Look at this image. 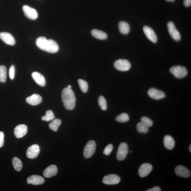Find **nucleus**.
Returning <instances> with one entry per match:
<instances>
[{
  "label": "nucleus",
  "instance_id": "ea45409f",
  "mask_svg": "<svg viewBox=\"0 0 191 191\" xmlns=\"http://www.w3.org/2000/svg\"><path fill=\"white\" fill-rule=\"evenodd\" d=\"M67 88H71V86L70 85H68V87Z\"/></svg>",
  "mask_w": 191,
  "mask_h": 191
},
{
  "label": "nucleus",
  "instance_id": "a878e982",
  "mask_svg": "<svg viewBox=\"0 0 191 191\" xmlns=\"http://www.w3.org/2000/svg\"><path fill=\"white\" fill-rule=\"evenodd\" d=\"M12 163L14 168L18 171H20L23 167V164L21 160L17 157H13L12 160Z\"/></svg>",
  "mask_w": 191,
  "mask_h": 191
},
{
  "label": "nucleus",
  "instance_id": "f3484780",
  "mask_svg": "<svg viewBox=\"0 0 191 191\" xmlns=\"http://www.w3.org/2000/svg\"><path fill=\"white\" fill-rule=\"evenodd\" d=\"M28 184L34 185H40L43 184L44 182V179L43 177L38 175H32L27 179Z\"/></svg>",
  "mask_w": 191,
  "mask_h": 191
},
{
  "label": "nucleus",
  "instance_id": "473e14b6",
  "mask_svg": "<svg viewBox=\"0 0 191 191\" xmlns=\"http://www.w3.org/2000/svg\"><path fill=\"white\" fill-rule=\"evenodd\" d=\"M113 146L111 144H109L106 146L103 151V153L106 156H109L113 151Z\"/></svg>",
  "mask_w": 191,
  "mask_h": 191
},
{
  "label": "nucleus",
  "instance_id": "6ab92c4d",
  "mask_svg": "<svg viewBox=\"0 0 191 191\" xmlns=\"http://www.w3.org/2000/svg\"><path fill=\"white\" fill-rule=\"evenodd\" d=\"M26 101L27 103L32 106H36L42 101V98L38 94H34L28 97L26 99Z\"/></svg>",
  "mask_w": 191,
  "mask_h": 191
},
{
  "label": "nucleus",
  "instance_id": "f257e3e1",
  "mask_svg": "<svg viewBox=\"0 0 191 191\" xmlns=\"http://www.w3.org/2000/svg\"><path fill=\"white\" fill-rule=\"evenodd\" d=\"M36 44L39 48L49 53H56L59 50V45L56 41L47 40L45 37L38 38L36 40Z\"/></svg>",
  "mask_w": 191,
  "mask_h": 191
},
{
  "label": "nucleus",
  "instance_id": "aec40b11",
  "mask_svg": "<svg viewBox=\"0 0 191 191\" xmlns=\"http://www.w3.org/2000/svg\"><path fill=\"white\" fill-rule=\"evenodd\" d=\"M32 76L37 83L41 87L45 86L46 81L44 76L37 72H34L32 74Z\"/></svg>",
  "mask_w": 191,
  "mask_h": 191
},
{
  "label": "nucleus",
  "instance_id": "412c9836",
  "mask_svg": "<svg viewBox=\"0 0 191 191\" xmlns=\"http://www.w3.org/2000/svg\"><path fill=\"white\" fill-rule=\"evenodd\" d=\"M164 143L165 147L168 150H172L175 146V142L173 138L170 135H165L164 139Z\"/></svg>",
  "mask_w": 191,
  "mask_h": 191
},
{
  "label": "nucleus",
  "instance_id": "a211bd4d",
  "mask_svg": "<svg viewBox=\"0 0 191 191\" xmlns=\"http://www.w3.org/2000/svg\"><path fill=\"white\" fill-rule=\"evenodd\" d=\"M57 168L56 165H52L47 167L43 172L45 178H50L56 175L57 173Z\"/></svg>",
  "mask_w": 191,
  "mask_h": 191
},
{
  "label": "nucleus",
  "instance_id": "f03ea898",
  "mask_svg": "<svg viewBox=\"0 0 191 191\" xmlns=\"http://www.w3.org/2000/svg\"><path fill=\"white\" fill-rule=\"evenodd\" d=\"M62 100L66 109H73L76 106V98L71 88H66L63 89L61 94Z\"/></svg>",
  "mask_w": 191,
  "mask_h": 191
},
{
  "label": "nucleus",
  "instance_id": "58836bf2",
  "mask_svg": "<svg viewBox=\"0 0 191 191\" xmlns=\"http://www.w3.org/2000/svg\"><path fill=\"white\" fill-rule=\"evenodd\" d=\"M189 151H190V152H191V145L189 146Z\"/></svg>",
  "mask_w": 191,
  "mask_h": 191
},
{
  "label": "nucleus",
  "instance_id": "423d86ee",
  "mask_svg": "<svg viewBox=\"0 0 191 191\" xmlns=\"http://www.w3.org/2000/svg\"><path fill=\"white\" fill-rule=\"evenodd\" d=\"M114 66L117 70L122 71H129L131 67L130 63L126 60L119 59L114 63Z\"/></svg>",
  "mask_w": 191,
  "mask_h": 191
},
{
  "label": "nucleus",
  "instance_id": "6e6552de",
  "mask_svg": "<svg viewBox=\"0 0 191 191\" xmlns=\"http://www.w3.org/2000/svg\"><path fill=\"white\" fill-rule=\"evenodd\" d=\"M23 9L24 14L28 18L32 20H35L38 18V13L34 8L25 5L23 7Z\"/></svg>",
  "mask_w": 191,
  "mask_h": 191
},
{
  "label": "nucleus",
  "instance_id": "2f4dec72",
  "mask_svg": "<svg viewBox=\"0 0 191 191\" xmlns=\"http://www.w3.org/2000/svg\"><path fill=\"white\" fill-rule=\"evenodd\" d=\"M141 122L144 123L148 127H151L153 125V121L150 118L145 117V116L141 118Z\"/></svg>",
  "mask_w": 191,
  "mask_h": 191
},
{
  "label": "nucleus",
  "instance_id": "72a5a7b5",
  "mask_svg": "<svg viewBox=\"0 0 191 191\" xmlns=\"http://www.w3.org/2000/svg\"><path fill=\"white\" fill-rule=\"evenodd\" d=\"M15 66L12 65L10 68L9 70V75L11 79L13 80L15 76Z\"/></svg>",
  "mask_w": 191,
  "mask_h": 191
},
{
  "label": "nucleus",
  "instance_id": "f704fd0d",
  "mask_svg": "<svg viewBox=\"0 0 191 191\" xmlns=\"http://www.w3.org/2000/svg\"><path fill=\"white\" fill-rule=\"evenodd\" d=\"M4 143V134L3 132L0 131V148L2 147Z\"/></svg>",
  "mask_w": 191,
  "mask_h": 191
},
{
  "label": "nucleus",
  "instance_id": "c9c22d12",
  "mask_svg": "<svg viewBox=\"0 0 191 191\" xmlns=\"http://www.w3.org/2000/svg\"><path fill=\"white\" fill-rule=\"evenodd\" d=\"M184 4L186 7H189L191 5V0H184Z\"/></svg>",
  "mask_w": 191,
  "mask_h": 191
},
{
  "label": "nucleus",
  "instance_id": "9b49d317",
  "mask_svg": "<svg viewBox=\"0 0 191 191\" xmlns=\"http://www.w3.org/2000/svg\"><path fill=\"white\" fill-rule=\"evenodd\" d=\"M148 93L150 97L156 100H159L164 98L166 96L164 92L154 88H150L148 91Z\"/></svg>",
  "mask_w": 191,
  "mask_h": 191
},
{
  "label": "nucleus",
  "instance_id": "b1692460",
  "mask_svg": "<svg viewBox=\"0 0 191 191\" xmlns=\"http://www.w3.org/2000/svg\"><path fill=\"white\" fill-rule=\"evenodd\" d=\"M61 124V121L60 119H54L49 124V127L54 131H57Z\"/></svg>",
  "mask_w": 191,
  "mask_h": 191
},
{
  "label": "nucleus",
  "instance_id": "bb28decb",
  "mask_svg": "<svg viewBox=\"0 0 191 191\" xmlns=\"http://www.w3.org/2000/svg\"><path fill=\"white\" fill-rule=\"evenodd\" d=\"M149 127L141 121L138 123L137 125V131L141 133H147L149 130Z\"/></svg>",
  "mask_w": 191,
  "mask_h": 191
},
{
  "label": "nucleus",
  "instance_id": "c85d7f7f",
  "mask_svg": "<svg viewBox=\"0 0 191 191\" xmlns=\"http://www.w3.org/2000/svg\"><path fill=\"white\" fill-rule=\"evenodd\" d=\"M116 121L120 123H125L129 120V117L126 113H121L116 118Z\"/></svg>",
  "mask_w": 191,
  "mask_h": 191
},
{
  "label": "nucleus",
  "instance_id": "f8f14e48",
  "mask_svg": "<svg viewBox=\"0 0 191 191\" xmlns=\"http://www.w3.org/2000/svg\"><path fill=\"white\" fill-rule=\"evenodd\" d=\"M40 152L39 146L37 145H34L29 146L27 152V156L29 158L33 159L37 157Z\"/></svg>",
  "mask_w": 191,
  "mask_h": 191
},
{
  "label": "nucleus",
  "instance_id": "393cba45",
  "mask_svg": "<svg viewBox=\"0 0 191 191\" xmlns=\"http://www.w3.org/2000/svg\"><path fill=\"white\" fill-rule=\"evenodd\" d=\"M7 78V68L5 66H0V82L3 83L6 81Z\"/></svg>",
  "mask_w": 191,
  "mask_h": 191
},
{
  "label": "nucleus",
  "instance_id": "1a4fd4ad",
  "mask_svg": "<svg viewBox=\"0 0 191 191\" xmlns=\"http://www.w3.org/2000/svg\"><path fill=\"white\" fill-rule=\"evenodd\" d=\"M120 178L119 176L115 174H110L104 177L103 182L108 185L117 184L120 182Z\"/></svg>",
  "mask_w": 191,
  "mask_h": 191
},
{
  "label": "nucleus",
  "instance_id": "dca6fc26",
  "mask_svg": "<svg viewBox=\"0 0 191 191\" xmlns=\"http://www.w3.org/2000/svg\"><path fill=\"white\" fill-rule=\"evenodd\" d=\"M143 30L146 37L149 40L154 43L157 42V36L153 29L148 26H145L143 27Z\"/></svg>",
  "mask_w": 191,
  "mask_h": 191
},
{
  "label": "nucleus",
  "instance_id": "9d476101",
  "mask_svg": "<svg viewBox=\"0 0 191 191\" xmlns=\"http://www.w3.org/2000/svg\"><path fill=\"white\" fill-rule=\"evenodd\" d=\"M152 169L153 167L151 164L144 163L140 166L138 169V174L141 178H145L150 174Z\"/></svg>",
  "mask_w": 191,
  "mask_h": 191
},
{
  "label": "nucleus",
  "instance_id": "39448f33",
  "mask_svg": "<svg viewBox=\"0 0 191 191\" xmlns=\"http://www.w3.org/2000/svg\"><path fill=\"white\" fill-rule=\"evenodd\" d=\"M128 151V146L125 143L122 142L119 146L117 154V158L119 161L126 158Z\"/></svg>",
  "mask_w": 191,
  "mask_h": 191
},
{
  "label": "nucleus",
  "instance_id": "4c0bfd02",
  "mask_svg": "<svg viewBox=\"0 0 191 191\" xmlns=\"http://www.w3.org/2000/svg\"><path fill=\"white\" fill-rule=\"evenodd\" d=\"M166 1L168 2H173L175 1V0H166Z\"/></svg>",
  "mask_w": 191,
  "mask_h": 191
},
{
  "label": "nucleus",
  "instance_id": "ddd939ff",
  "mask_svg": "<svg viewBox=\"0 0 191 191\" xmlns=\"http://www.w3.org/2000/svg\"><path fill=\"white\" fill-rule=\"evenodd\" d=\"M27 132V127L24 124H21L16 126L14 130L15 136L18 138L23 137Z\"/></svg>",
  "mask_w": 191,
  "mask_h": 191
},
{
  "label": "nucleus",
  "instance_id": "e433bc0d",
  "mask_svg": "<svg viewBox=\"0 0 191 191\" xmlns=\"http://www.w3.org/2000/svg\"><path fill=\"white\" fill-rule=\"evenodd\" d=\"M161 189L159 187H155L153 188H151V189H148L146 191H161Z\"/></svg>",
  "mask_w": 191,
  "mask_h": 191
},
{
  "label": "nucleus",
  "instance_id": "7c9ffc66",
  "mask_svg": "<svg viewBox=\"0 0 191 191\" xmlns=\"http://www.w3.org/2000/svg\"><path fill=\"white\" fill-rule=\"evenodd\" d=\"M98 103L99 106L103 110H106L107 109V101L103 96H99L98 98Z\"/></svg>",
  "mask_w": 191,
  "mask_h": 191
},
{
  "label": "nucleus",
  "instance_id": "4468645a",
  "mask_svg": "<svg viewBox=\"0 0 191 191\" xmlns=\"http://www.w3.org/2000/svg\"><path fill=\"white\" fill-rule=\"evenodd\" d=\"M0 38L8 45H13L15 43V40L13 36L7 32L0 33Z\"/></svg>",
  "mask_w": 191,
  "mask_h": 191
},
{
  "label": "nucleus",
  "instance_id": "2eb2a0df",
  "mask_svg": "<svg viewBox=\"0 0 191 191\" xmlns=\"http://www.w3.org/2000/svg\"><path fill=\"white\" fill-rule=\"evenodd\" d=\"M175 172L177 175L183 178H189L191 175L189 170L184 166L181 165L177 166L175 169Z\"/></svg>",
  "mask_w": 191,
  "mask_h": 191
},
{
  "label": "nucleus",
  "instance_id": "c756f323",
  "mask_svg": "<svg viewBox=\"0 0 191 191\" xmlns=\"http://www.w3.org/2000/svg\"><path fill=\"white\" fill-rule=\"evenodd\" d=\"M78 83L79 86L81 88L82 92L86 93L88 89V83L81 79H79L78 80Z\"/></svg>",
  "mask_w": 191,
  "mask_h": 191
},
{
  "label": "nucleus",
  "instance_id": "0eeeda50",
  "mask_svg": "<svg viewBox=\"0 0 191 191\" xmlns=\"http://www.w3.org/2000/svg\"><path fill=\"white\" fill-rule=\"evenodd\" d=\"M168 31L171 36L174 40L179 41L181 39V35L177 29L174 24L172 22H168L167 24Z\"/></svg>",
  "mask_w": 191,
  "mask_h": 191
},
{
  "label": "nucleus",
  "instance_id": "4be33fe9",
  "mask_svg": "<svg viewBox=\"0 0 191 191\" xmlns=\"http://www.w3.org/2000/svg\"><path fill=\"white\" fill-rule=\"evenodd\" d=\"M91 34L94 37L100 40H106L108 37L106 33L97 29L92 30Z\"/></svg>",
  "mask_w": 191,
  "mask_h": 191
},
{
  "label": "nucleus",
  "instance_id": "5701e85b",
  "mask_svg": "<svg viewBox=\"0 0 191 191\" xmlns=\"http://www.w3.org/2000/svg\"><path fill=\"white\" fill-rule=\"evenodd\" d=\"M119 29L121 34H127L130 31V27L129 24L125 21H121L119 24Z\"/></svg>",
  "mask_w": 191,
  "mask_h": 191
},
{
  "label": "nucleus",
  "instance_id": "7ed1b4c3",
  "mask_svg": "<svg viewBox=\"0 0 191 191\" xmlns=\"http://www.w3.org/2000/svg\"><path fill=\"white\" fill-rule=\"evenodd\" d=\"M170 72L178 78H182L187 75L188 71L187 69L183 66H174L170 69Z\"/></svg>",
  "mask_w": 191,
  "mask_h": 191
},
{
  "label": "nucleus",
  "instance_id": "cd10ccee",
  "mask_svg": "<svg viewBox=\"0 0 191 191\" xmlns=\"http://www.w3.org/2000/svg\"><path fill=\"white\" fill-rule=\"evenodd\" d=\"M55 118L54 113L50 110L46 111L45 115L41 118V119L43 121H49L52 120Z\"/></svg>",
  "mask_w": 191,
  "mask_h": 191
},
{
  "label": "nucleus",
  "instance_id": "20e7f679",
  "mask_svg": "<svg viewBox=\"0 0 191 191\" xmlns=\"http://www.w3.org/2000/svg\"><path fill=\"white\" fill-rule=\"evenodd\" d=\"M96 148L95 141L91 140L88 142L84 148L83 154L86 158H89L93 156Z\"/></svg>",
  "mask_w": 191,
  "mask_h": 191
}]
</instances>
